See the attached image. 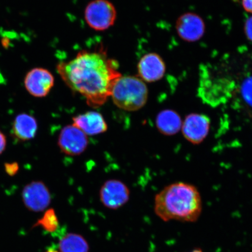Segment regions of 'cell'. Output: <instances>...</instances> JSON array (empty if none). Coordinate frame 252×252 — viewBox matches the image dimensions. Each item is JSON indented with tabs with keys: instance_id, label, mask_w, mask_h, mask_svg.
<instances>
[{
	"instance_id": "1",
	"label": "cell",
	"mask_w": 252,
	"mask_h": 252,
	"mask_svg": "<svg viewBox=\"0 0 252 252\" xmlns=\"http://www.w3.org/2000/svg\"><path fill=\"white\" fill-rule=\"evenodd\" d=\"M119 68L118 62L109 58L103 46L81 50L56 67L65 84L94 108L103 105L110 97L113 85L122 76Z\"/></svg>"
},
{
	"instance_id": "2",
	"label": "cell",
	"mask_w": 252,
	"mask_h": 252,
	"mask_svg": "<svg viewBox=\"0 0 252 252\" xmlns=\"http://www.w3.org/2000/svg\"><path fill=\"white\" fill-rule=\"evenodd\" d=\"M154 212L163 221L196 222L202 212L200 192L188 183L167 186L155 197Z\"/></svg>"
},
{
	"instance_id": "3",
	"label": "cell",
	"mask_w": 252,
	"mask_h": 252,
	"mask_svg": "<svg viewBox=\"0 0 252 252\" xmlns=\"http://www.w3.org/2000/svg\"><path fill=\"white\" fill-rule=\"evenodd\" d=\"M110 97L118 108L128 112L143 108L149 98V90L138 76H122L116 81Z\"/></svg>"
},
{
	"instance_id": "4",
	"label": "cell",
	"mask_w": 252,
	"mask_h": 252,
	"mask_svg": "<svg viewBox=\"0 0 252 252\" xmlns=\"http://www.w3.org/2000/svg\"><path fill=\"white\" fill-rule=\"evenodd\" d=\"M84 17L91 28L103 31L115 24L117 11L114 5L108 0H93L85 9Z\"/></svg>"
},
{
	"instance_id": "5",
	"label": "cell",
	"mask_w": 252,
	"mask_h": 252,
	"mask_svg": "<svg viewBox=\"0 0 252 252\" xmlns=\"http://www.w3.org/2000/svg\"><path fill=\"white\" fill-rule=\"evenodd\" d=\"M58 143L62 153L70 156H77L87 150L89 141L88 135L72 124L62 128Z\"/></svg>"
},
{
	"instance_id": "6",
	"label": "cell",
	"mask_w": 252,
	"mask_h": 252,
	"mask_svg": "<svg viewBox=\"0 0 252 252\" xmlns=\"http://www.w3.org/2000/svg\"><path fill=\"white\" fill-rule=\"evenodd\" d=\"M175 29L181 39L185 42L194 43L204 36L206 24L199 15L188 12L179 16L176 21Z\"/></svg>"
},
{
	"instance_id": "7",
	"label": "cell",
	"mask_w": 252,
	"mask_h": 252,
	"mask_svg": "<svg viewBox=\"0 0 252 252\" xmlns=\"http://www.w3.org/2000/svg\"><path fill=\"white\" fill-rule=\"evenodd\" d=\"M130 194L127 185L118 179L106 181L99 191L100 200L103 206L112 210L118 209L127 203Z\"/></svg>"
},
{
	"instance_id": "8",
	"label": "cell",
	"mask_w": 252,
	"mask_h": 252,
	"mask_svg": "<svg viewBox=\"0 0 252 252\" xmlns=\"http://www.w3.org/2000/svg\"><path fill=\"white\" fill-rule=\"evenodd\" d=\"M54 85L55 77L52 72L42 67L32 69L24 78L25 89L35 97L46 96Z\"/></svg>"
},
{
	"instance_id": "9",
	"label": "cell",
	"mask_w": 252,
	"mask_h": 252,
	"mask_svg": "<svg viewBox=\"0 0 252 252\" xmlns=\"http://www.w3.org/2000/svg\"><path fill=\"white\" fill-rule=\"evenodd\" d=\"M22 197L25 206L33 212H43L52 201L49 189L40 181L32 182L25 186Z\"/></svg>"
},
{
	"instance_id": "10",
	"label": "cell",
	"mask_w": 252,
	"mask_h": 252,
	"mask_svg": "<svg viewBox=\"0 0 252 252\" xmlns=\"http://www.w3.org/2000/svg\"><path fill=\"white\" fill-rule=\"evenodd\" d=\"M210 128V120L207 116L199 113H191L183 121L181 130L186 140L197 145L206 139Z\"/></svg>"
},
{
	"instance_id": "11",
	"label": "cell",
	"mask_w": 252,
	"mask_h": 252,
	"mask_svg": "<svg viewBox=\"0 0 252 252\" xmlns=\"http://www.w3.org/2000/svg\"><path fill=\"white\" fill-rule=\"evenodd\" d=\"M166 64L162 57L151 52L144 55L137 65L138 77L147 83H155L164 77Z\"/></svg>"
},
{
	"instance_id": "12",
	"label": "cell",
	"mask_w": 252,
	"mask_h": 252,
	"mask_svg": "<svg viewBox=\"0 0 252 252\" xmlns=\"http://www.w3.org/2000/svg\"><path fill=\"white\" fill-rule=\"evenodd\" d=\"M73 124L87 135H96L108 130V125L101 114L95 111H89L72 118Z\"/></svg>"
},
{
	"instance_id": "13",
	"label": "cell",
	"mask_w": 252,
	"mask_h": 252,
	"mask_svg": "<svg viewBox=\"0 0 252 252\" xmlns=\"http://www.w3.org/2000/svg\"><path fill=\"white\" fill-rule=\"evenodd\" d=\"M37 127L36 119L33 116L21 113L14 119L12 133L18 140L29 141L36 136Z\"/></svg>"
},
{
	"instance_id": "14",
	"label": "cell",
	"mask_w": 252,
	"mask_h": 252,
	"mask_svg": "<svg viewBox=\"0 0 252 252\" xmlns=\"http://www.w3.org/2000/svg\"><path fill=\"white\" fill-rule=\"evenodd\" d=\"M183 121L175 110H162L157 116L156 124L160 133L167 136L177 134L181 130Z\"/></svg>"
},
{
	"instance_id": "15",
	"label": "cell",
	"mask_w": 252,
	"mask_h": 252,
	"mask_svg": "<svg viewBox=\"0 0 252 252\" xmlns=\"http://www.w3.org/2000/svg\"><path fill=\"white\" fill-rule=\"evenodd\" d=\"M59 252H89V245L83 236L68 233L61 239Z\"/></svg>"
},
{
	"instance_id": "16",
	"label": "cell",
	"mask_w": 252,
	"mask_h": 252,
	"mask_svg": "<svg viewBox=\"0 0 252 252\" xmlns=\"http://www.w3.org/2000/svg\"><path fill=\"white\" fill-rule=\"evenodd\" d=\"M42 226V228L49 232H53L58 228L59 220L55 210L50 209L46 211L43 216L37 220L34 226Z\"/></svg>"
},
{
	"instance_id": "17",
	"label": "cell",
	"mask_w": 252,
	"mask_h": 252,
	"mask_svg": "<svg viewBox=\"0 0 252 252\" xmlns=\"http://www.w3.org/2000/svg\"><path fill=\"white\" fill-rule=\"evenodd\" d=\"M238 92L245 105L252 108V74H247L242 78Z\"/></svg>"
},
{
	"instance_id": "18",
	"label": "cell",
	"mask_w": 252,
	"mask_h": 252,
	"mask_svg": "<svg viewBox=\"0 0 252 252\" xmlns=\"http://www.w3.org/2000/svg\"><path fill=\"white\" fill-rule=\"evenodd\" d=\"M244 31L248 40L252 43V16L248 18L245 21Z\"/></svg>"
},
{
	"instance_id": "19",
	"label": "cell",
	"mask_w": 252,
	"mask_h": 252,
	"mask_svg": "<svg viewBox=\"0 0 252 252\" xmlns=\"http://www.w3.org/2000/svg\"><path fill=\"white\" fill-rule=\"evenodd\" d=\"M5 170L9 176H14L18 171L19 165L16 162L6 163Z\"/></svg>"
},
{
	"instance_id": "20",
	"label": "cell",
	"mask_w": 252,
	"mask_h": 252,
	"mask_svg": "<svg viewBox=\"0 0 252 252\" xmlns=\"http://www.w3.org/2000/svg\"><path fill=\"white\" fill-rule=\"evenodd\" d=\"M7 146V139L5 135L0 130V155L4 152Z\"/></svg>"
},
{
	"instance_id": "21",
	"label": "cell",
	"mask_w": 252,
	"mask_h": 252,
	"mask_svg": "<svg viewBox=\"0 0 252 252\" xmlns=\"http://www.w3.org/2000/svg\"><path fill=\"white\" fill-rule=\"evenodd\" d=\"M242 5L245 11L252 14V0H242Z\"/></svg>"
},
{
	"instance_id": "22",
	"label": "cell",
	"mask_w": 252,
	"mask_h": 252,
	"mask_svg": "<svg viewBox=\"0 0 252 252\" xmlns=\"http://www.w3.org/2000/svg\"><path fill=\"white\" fill-rule=\"evenodd\" d=\"M5 83V78L4 76H3L2 74L1 73V71H0V85L4 84Z\"/></svg>"
},
{
	"instance_id": "23",
	"label": "cell",
	"mask_w": 252,
	"mask_h": 252,
	"mask_svg": "<svg viewBox=\"0 0 252 252\" xmlns=\"http://www.w3.org/2000/svg\"><path fill=\"white\" fill-rule=\"evenodd\" d=\"M190 252H203L202 250L200 248L195 249V250L192 251Z\"/></svg>"
},
{
	"instance_id": "24",
	"label": "cell",
	"mask_w": 252,
	"mask_h": 252,
	"mask_svg": "<svg viewBox=\"0 0 252 252\" xmlns=\"http://www.w3.org/2000/svg\"><path fill=\"white\" fill-rule=\"evenodd\" d=\"M46 252H57L55 251H53V250H49V251H47Z\"/></svg>"
}]
</instances>
